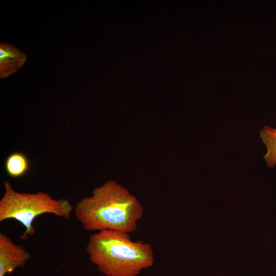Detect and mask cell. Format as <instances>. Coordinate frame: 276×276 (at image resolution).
<instances>
[{
  "instance_id": "7",
  "label": "cell",
  "mask_w": 276,
  "mask_h": 276,
  "mask_svg": "<svg viewBox=\"0 0 276 276\" xmlns=\"http://www.w3.org/2000/svg\"><path fill=\"white\" fill-rule=\"evenodd\" d=\"M5 167L9 175L14 178L23 176L29 170L27 158L24 154L19 152L12 153L7 157Z\"/></svg>"
},
{
  "instance_id": "1",
  "label": "cell",
  "mask_w": 276,
  "mask_h": 276,
  "mask_svg": "<svg viewBox=\"0 0 276 276\" xmlns=\"http://www.w3.org/2000/svg\"><path fill=\"white\" fill-rule=\"evenodd\" d=\"M74 212L85 230L129 234L136 229L144 209L126 188L110 180L94 189L91 196L78 201Z\"/></svg>"
},
{
  "instance_id": "6",
  "label": "cell",
  "mask_w": 276,
  "mask_h": 276,
  "mask_svg": "<svg viewBox=\"0 0 276 276\" xmlns=\"http://www.w3.org/2000/svg\"><path fill=\"white\" fill-rule=\"evenodd\" d=\"M260 135L267 147V152L263 158L267 166L272 168L276 165V129L264 126L260 131Z\"/></svg>"
},
{
  "instance_id": "3",
  "label": "cell",
  "mask_w": 276,
  "mask_h": 276,
  "mask_svg": "<svg viewBox=\"0 0 276 276\" xmlns=\"http://www.w3.org/2000/svg\"><path fill=\"white\" fill-rule=\"evenodd\" d=\"M4 194L0 200V222L9 219L19 221L25 227L20 236L26 240L36 232L33 221L44 214H52L68 219L74 208L66 199H55L48 193H20L8 181L4 182Z\"/></svg>"
},
{
  "instance_id": "2",
  "label": "cell",
  "mask_w": 276,
  "mask_h": 276,
  "mask_svg": "<svg viewBox=\"0 0 276 276\" xmlns=\"http://www.w3.org/2000/svg\"><path fill=\"white\" fill-rule=\"evenodd\" d=\"M86 251L90 261L106 276H137L154 261L150 244L133 241L128 233L115 231L91 235Z\"/></svg>"
},
{
  "instance_id": "4",
  "label": "cell",
  "mask_w": 276,
  "mask_h": 276,
  "mask_svg": "<svg viewBox=\"0 0 276 276\" xmlns=\"http://www.w3.org/2000/svg\"><path fill=\"white\" fill-rule=\"evenodd\" d=\"M31 257L23 246L0 233V276L10 274L17 267H23Z\"/></svg>"
},
{
  "instance_id": "5",
  "label": "cell",
  "mask_w": 276,
  "mask_h": 276,
  "mask_svg": "<svg viewBox=\"0 0 276 276\" xmlns=\"http://www.w3.org/2000/svg\"><path fill=\"white\" fill-rule=\"evenodd\" d=\"M27 55L7 43L0 44V77L5 78L18 70L26 62Z\"/></svg>"
}]
</instances>
